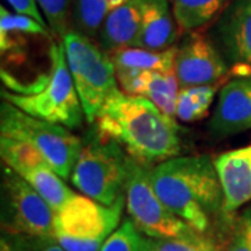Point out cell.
I'll list each match as a JSON object with an SVG mask.
<instances>
[{"label":"cell","instance_id":"obj_1","mask_svg":"<svg viewBox=\"0 0 251 251\" xmlns=\"http://www.w3.org/2000/svg\"><path fill=\"white\" fill-rule=\"evenodd\" d=\"M95 127L148 168L176 158L181 151L176 119L140 95L117 91L99 112Z\"/></svg>","mask_w":251,"mask_h":251},{"label":"cell","instance_id":"obj_2","mask_svg":"<svg viewBox=\"0 0 251 251\" xmlns=\"http://www.w3.org/2000/svg\"><path fill=\"white\" fill-rule=\"evenodd\" d=\"M152 186L168 206L194 230L205 233L211 218L224 212V191L208 155L176 156L151 169Z\"/></svg>","mask_w":251,"mask_h":251},{"label":"cell","instance_id":"obj_3","mask_svg":"<svg viewBox=\"0 0 251 251\" xmlns=\"http://www.w3.org/2000/svg\"><path fill=\"white\" fill-rule=\"evenodd\" d=\"M128 159L130 156L120 144L94 127L82 141L70 180L84 196L100 204L113 205L125 196Z\"/></svg>","mask_w":251,"mask_h":251},{"label":"cell","instance_id":"obj_4","mask_svg":"<svg viewBox=\"0 0 251 251\" xmlns=\"http://www.w3.org/2000/svg\"><path fill=\"white\" fill-rule=\"evenodd\" d=\"M50 70L39 82V88L28 94L1 91V98L21 109L27 115L70 130L78 128L84 122V110L75 90L72 73L66 60L63 45L49 49Z\"/></svg>","mask_w":251,"mask_h":251},{"label":"cell","instance_id":"obj_5","mask_svg":"<svg viewBox=\"0 0 251 251\" xmlns=\"http://www.w3.org/2000/svg\"><path fill=\"white\" fill-rule=\"evenodd\" d=\"M0 133L34 147L63 180L72 177L82 141L70 128L27 115L3 99L0 105Z\"/></svg>","mask_w":251,"mask_h":251},{"label":"cell","instance_id":"obj_6","mask_svg":"<svg viewBox=\"0 0 251 251\" xmlns=\"http://www.w3.org/2000/svg\"><path fill=\"white\" fill-rule=\"evenodd\" d=\"M62 45L85 120L92 125L109 98L119 91L115 66L98 44L77 32H67Z\"/></svg>","mask_w":251,"mask_h":251},{"label":"cell","instance_id":"obj_7","mask_svg":"<svg viewBox=\"0 0 251 251\" xmlns=\"http://www.w3.org/2000/svg\"><path fill=\"white\" fill-rule=\"evenodd\" d=\"M126 197L113 205L74 194L54 212V242L66 251H100L103 243L119 227Z\"/></svg>","mask_w":251,"mask_h":251},{"label":"cell","instance_id":"obj_8","mask_svg":"<svg viewBox=\"0 0 251 251\" xmlns=\"http://www.w3.org/2000/svg\"><path fill=\"white\" fill-rule=\"evenodd\" d=\"M151 168L128 159L126 206L137 229L150 239H173L194 230L168 209L151 181Z\"/></svg>","mask_w":251,"mask_h":251},{"label":"cell","instance_id":"obj_9","mask_svg":"<svg viewBox=\"0 0 251 251\" xmlns=\"http://www.w3.org/2000/svg\"><path fill=\"white\" fill-rule=\"evenodd\" d=\"M3 230L54 242V211L44 197L4 165L3 168Z\"/></svg>","mask_w":251,"mask_h":251},{"label":"cell","instance_id":"obj_10","mask_svg":"<svg viewBox=\"0 0 251 251\" xmlns=\"http://www.w3.org/2000/svg\"><path fill=\"white\" fill-rule=\"evenodd\" d=\"M0 153L4 165L35 188L54 212L75 194L34 147L0 135Z\"/></svg>","mask_w":251,"mask_h":251},{"label":"cell","instance_id":"obj_11","mask_svg":"<svg viewBox=\"0 0 251 251\" xmlns=\"http://www.w3.org/2000/svg\"><path fill=\"white\" fill-rule=\"evenodd\" d=\"M175 74L181 90L200 85H219L230 74V69L224 54L209 39L198 32H191L177 46Z\"/></svg>","mask_w":251,"mask_h":251},{"label":"cell","instance_id":"obj_12","mask_svg":"<svg viewBox=\"0 0 251 251\" xmlns=\"http://www.w3.org/2000/svg\"><path fill=\"white\" fill-rule=\"evenodd\" d=\"M215 35L234 77L251 75V0H233L218 20Z\"/></svg>","mask_w":251,"mask_h":251},{"label":"cell","instance_id":"obj_13","mask_svg":"<svg viewBox=\"0 0 251 251\" xmlns=\"http://www.w3.org/2000/svg\"><path fill=\"white\" fill-rule=\"evenodd\" d=\"M251 128V75L234 77L221 88L209 122L215 138H225Z\"/></svg>","mask_w":251,"mask_h":251},{"label":"cell","instance_id":"obj_14","mask_svg":"<svg viewBox=\"0 0 251 251\" xmlns=\"http://www.w3.org/2000/svg\"><path fill=\"white\" fill-rule=\"evenodd\" d=\"M224 191V215L234 214L251 201V145L218 155L214 159Z\"/></svg>","mask_w":251,"mask_h":251},{"label":"cell","instance_id":"obj_15","mask_svg":"<svg viewBox=\"0 0 251 251\" xmlns=\"http://www.w3.org/2000/svg\"><path fill=\"white\" fill-rule=\"evenodd\" d=\"M123 92L153 102L162 112L176 119L180 85L175 72H140L116 74Z\"/></svg>","mask_w":251,"mask_h":251},{"label":"cell","instance_id":"obj_16","mask_svg":"<svg viewBox=\"0 0 251 251\" xmlns=\"http://www.w3.org/2000/svg\"><path fill=\"white\" fill-rule=\"evenodd\" d=\"M177 23L168 0H144L141 29L133 48L148 50H166L176 46Z\"/></svg>","mask_w":251,"mask_h":251},{"label":"cell","instance_id":"obj_17","mask_svg":"<svg viewBox=\"0 0 251 251\" xmlns=\"http://www.w3.org/2000/svg\"><path fill=\"white\" fill-rule=\"evenodd\" d=\"M144 17V0H128L115 9L99 31L97 38L99 48L105 53H113L119 49L134 45L141 29Z\"/></svg>","mask_w":251,"mask_h":251},{"label":"cell","instance_id":"obj_18","mask_svg":"<svg viewBox=\"0 0 251 251\" xmlns=\"http://www.w3.org/2000/svg\"><path fill=\"white\" fill-rule=\"evenodd\" d=\"M177 46L166 50H148L141 48H123L110 53L116 74L140 72H175Z\"/></svg>","mask_w":251,"mask_h":251},{"label":"cell","instance_id":"obj_19","mask_svg":"<svg viewBox=\"0 0 251 251\" xmlns=\"http://www.w3.org/2000/svg\"><path fill=\"white\" fill-rule=\"evenodd\" d=\"M128 0H74L70 31L95 41L108 16Z\"/></svg>","mask_w":251,"mask_h":251},{"label":"cell","instance_id":"obj_20","mask_svg":"<svg viewBox=\"0 0 251 251\" xmlns=\"http://www.w3.org/2000/svg\"><path fill=\"white\" fill-rule=\"evenodd\" d=\"M229 0H173V16L181 31H196L215 18Z\"/></svg>","mask_w":251,"mask_h":251},{"label":"cell","instance_id":"obj_21","mask_svg":"<svg viewBox=\"0 0 251 251\" xmlns=\"http://www.w3.org/2000/svg\"><path fill=\"white\" fill-rule=\"evenodd\" d=\"M218 85H200L181 88L177 95L176 119L193 123L206 116L215 98Z\"/></svg>","mask_w":251,"mask_h":251},{"label":"cell","instance_id":"obj_22","mask_svg":"<svg viewBox=\"0 0 251 251\" xmlns=\"http://www.w3.org/2000/svg\"><path fill=\"white\" fill-rule=\"evenodd\" d=\"M148 251H221L214 237L197 230L173 239H150Z\"/></svg>","mask_w":251,"mask_h":251},{"label":"cell","instance_id":"obj_23","mask_svg":"<svg viewBox=\"0 0 251 251\" xmlns=\"http://www.w3.org/2000/svg\"><path fill=\"white\" fill-rule=\"evenodd\" d=\"M100 251H148V239L143 237L131 219H125L106 239Z\"/></svg>","mask_w":251,"mask_h":251},{"label":"cell","instance_id":"obj_24","mask_svg":"<svg viewBox=\"0 0 251 251\" xmlns=\"http://www.w3.org/2000/svg\"><path fill=\"white\" fill-rule=\"evenodd\" d=\"M42 16L54 36L63 39V36L70 32L74 0H38Z\"/></svg>","mask_w":251,"mask_h":251},{"label":"cell","instance_id":"obj_25","mask_svg":"<svg viewBox=\"0 0 251 251\" xmlns=\"http://www.w3.org/2000/svg\"><path fill=\"white\" fill-rule=\"evenodd\" d=\"M0 31H16L27 35H41L50 38V29L34 18L23 16L18 13H11L4 6L0 7Z\"/></svg>","mask_w":251,"mask_h":251},{"label":"cell","instance_id":"obj_26","mask_svg":"<svg viewBox=\"0 0 251 251\" xmlns=\"http://www.w3.org/2000/svg\"><path fill=\"white\" fill-rule=\"evenodd\" d=\"M227 251H251V208L237 219Z\"/></svg>","mask_w":251,"mask_h":251},{"label":"cell","instance_id":"obj_27","mask_svg":"<svg viewBox=\"0 0 251 251\" xmlns=\"http://www.w3.org/2000/svg\"><path fill=\"white\" fill-rule=\"evenodd\" d=\"M6 1L9 3L10 7L14 10V13L34 18L38 23H41L42 25L49 28L48 23L45 21V18L42 16V11L39 9L38 0H6Z\"/></svg>","mask_w":251,"mask_h":251},{"label":"cell","instance_id":"obj_28","mask_svg":"<svg viewBox=\"0 0 251 251\" xmlns=\"http://www.w3.org/2000/svg\"><path fill=\"white\" fill-rule=\"evenodd\" d=\"M24 236L4 232L1 236V251H27Z\"/></svg>","mask_w":251,"mask_h":251},{"label":"cell","instance_id":"obj_29","mask_svg":"<svg viewBox=\"0 0 251 251\" xmlns=\"http://www.w3.org/2000/svg\"><path fill=\"white\" fill-rule=\"evenodd\" d=\"M39 251H66V250H63L62 247L57 244L56 242H50V243H46L45 246L41 249Z\"/></svg>","mask_w":251,"mask_h":251}]
</instances>
